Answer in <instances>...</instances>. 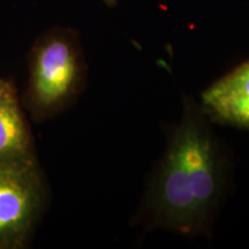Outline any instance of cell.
Listing matches in <instances>:
<instances>
[{
  "instance_id": "cell-1",
  "label": "cell",
  "mask_w": 249,
  "mask_h": 249,
  "mask_svg": "<svg viewBox=\"0 0 249 249\" xmlns=\"http://www.w3.org/2000/svg\"><path fill=\"white\" fill-rule=\"evenodd\" d=\"M201 105L183 98L179 124L170 133L135 219L148 229L185 236L210 235L231 176V161Z\"/></svg>"
},
{
  "instance_id": "cell-2",
  "label": "cell",
  "mask_w": 249,
  "mask_h": 249,
  "mask_svg": "<svg viewBox=\"0 0 249 249\" xmlns=\"http://www.w3.org/2000/svg\"><path fill=\"white\" fill-rule=\"evenodd\" d=\"M85 51L79 33L53 27L34 40L27 55L21 103L37 124L60 116L75 104L87 86Z\"/></svg>"
},
{
  "instance_id": "cell-3",
  "label": "cell",
  "mask_w": 249,
  "mask_h": 249,
  "mask_svg": "<svg viewBox=\"0 0 249 249\" xmlns=\"http://www.w3.org/2000/svg\"><path fill=\"white\" fill-rule=\"evenodd\" d=\"M48 202L49 187L40 166L0 169V249L26 248Z\"/></svg>"
},
{
  "instance_id": "cell-4",
  "label": "cell",
  "mask_w": 249,
  "mask_h": 249,
  "mask_svg": "<svg viewBox=\"0 0 249 249\" xmlns=\"http://www.w3.org/2000/svg\"><path fill=\"white\" fill-rule=\"evenodd\" d=\"M14 82L0 90V169L22 171L39 166L35 140Z\"/></svg>"
},
{
  "instance_id": "cell-5",
  "label": "cell",
  "mask_w": 249,
  "mask_h": 249,
  "mask_svg": "<svg viewBox=\"0 0 249 249\" xmlns=\"http://www.w3.org/2000/svg\"><path fill=\"white\" fill-rule=\"evenodd\" d=\"M200 105L213 124L249 130V60L208 87Z\"/></svg>"
},
{
  "instance_id": "cell-6",
  "label": "cell",
  "mask_w": 249,
  "mask_h": 249,
  "mask_svg": "<svg viewBox=\"0 0 249 249\" xmlns=\"http://www.w3.org/2000/svg\"><path fill=\"white\" fill-rule=\"evenodd\" d=\"M105 5H107L108 7H114L117 5L118 0H102Z\"/></svg>"
},
{
  "instance_id": "cell-7",
  "label": "cell",
  "mask_w": 249,
  "mask_h": 249,
  "mask_svg": "<svg viewBox=\"0 0 249 249\" xmlns=\"http://www.w3.org/2000/svg\"><path fill=\"white\" fill-rule=\"evenodd\" d=\"M6 82H7V80L4 79V77L0 76V90H1L2 88H4V86H5V83H6Z\"/></svg>"
}]
</instances>
